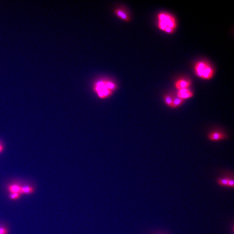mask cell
<instances>
[{
	"mask_svg": "<svg viewBox=\"0 0 234 234\" xmlns=\"http://www.w3.org/2000/svg\"><path fill=\"white\" fill-rule=\"evenodd\" d=\"M191 85V81L186 79H178L175 82V87L178 90L188 88Z\"/></svg>",
	"mask_w": 234,
	"mask_h": 234,
	"instance_id": "6",
	"label": "cell"
},
{
	"mask_svg": "<svg viewBox=\"0 0 234 234\" xmlns=\"http://www.w3.org/2000/svg\"><path fill=\"white\" fill-rule=\"evenodd\" d=\"M34 190L32 187L30 186H24L21 187V194H30L33 193Z\"/></svg>",
	"mask_w": 234,
	"mask_h": 234,
	"instance_id": "10",
	"label": "cell"
},
{
	"mask_svg": "<svg viewBox=\"0 0 234 234\" xmlns=\"http://www.w3.org/2000/svg\"><path fill=\"white\" fill-rule=\"evenodd\" d=\"M184 100H182L181 98L179 97H174L173 99V103H172V107L174 108H176L181 106V104H183Z\"/></svg>",
	"mask_w": 234,
	"mask_h": 234,
	"instance_id": "11",
	"label": "cell"
},
{
	"mask_svg": "<svg viewBox=\"0 0 234 234\" xmlns=\"http://www.w3.org/2000/svg\"><path fill=\"white\" fill-rule=\"evenodd\" d=\"M21 187L18 184H12L8 187V190L11 194L13 193H19L21 194Z\"/></svg>",
	"mask_w": 234,
	"mask_h": 234,
	"instance_id": "9",
	"label": "cell"
},
{
	"mask_svg": "<svg viewBox=\"0 0 234 234\" xmlns=\"http://www.w3.org/2000/svg\"><path fill=\"white\" fill-rule=\"evenodd\" d=\"M208 137L210 140L212 141H219L225 139L226 135L221 132H213L209 134Z\"/></svg>",
	"mask_w": 234,
	"mask_h": 234,
	"instance_id": "8",
	"label": "cell"
},
{
	"mask_svg": "<svg viewBox=\"0 0 234 234\" xmlns=\"http://www.w3.org/2000/svg\"><path fill=\"white\" fill-rule=\"evenodd\" d=\"M218 185L223 187H229V188H233L234 182L233 179L229 178H219L217 181Z\"/></svg>",
	"mask_w": 234,
	"mask_h": 234,
	"instance_id": "7",
	"label": "cell"
},
{
	"mask_svg": "<svg viewBox=\"0 0 234 234\" xmlns=\"http://www.w3.org/2000/svg\"><path fill=\"white\" fill-rule=\"evenodd\" d=\"M8 230L6 228L0 227V234H8Z\"/></svg>",
	"mask_w": 234,
	"mask_h": 234,
	"instance_id": "14",
	"label": "cell"
},
{
	"mask_svg": "<svg viewBox=\"0 0 234 234\" xmlns=\"http://www.w3.org/2000/svg\"><path fill=\"white\" fill-rule=\"evenodd\" d=\"M174 97L170 95H167L164 97V101L168 106L172 107Z\"/></svg>",
	"mask_w": 234,
	"mask_h": 234,
	"instance_id": "12",
	"label": "cell"
},
{
	"mask_svg": "<svg viewBox=\"0 0 234 234\" xmlns=\"http://www.w3.org/2000/svg\"><path fill=\"white\" fill-rule=\"evenodd\" d=\"M193 96L194 93L189 88L181 89L177 91V97L183 100L191 98Z\"/></svg>",
	"mask_w": 234,
	"mask_h": 234,
	"instance_id": "5",
	"label": "cell"
},
{
	"mask_svg": "<svg viewBox=\"0 0 234 234\" xmlns=\"http://www.w3.org/2000/svg\"><path fill=\"white\" fill-rule=\"evenodd\" d=\"M194 72L196 75L204 80H210L214 76V70L208 63L199 61L194 65Z\"/></svg>",
	"mask_w": 234,
	"mask_h": 234,
	"instance_id": "3",
	"label": "cell"
},
{
	"mask_svg": "<svg viewBox=\"0 0 234 234\" xmlns=\"http://www.w3.org/2000/svg\"><path fill=\"white\" fill-rule=\"evenodd\" d=\"M157 26L161 31L168 34H172L177 27L175 17L166 12H161L157 16Z\"/></svg>",
	"mask_w": 234,
	"mask_h": 234,
	"instance_id": "2",
	"label": "cell"
},
{
	"mask_svg": "<svg viewBox=\"0 0 234 234\" xmlns=\"http://www.w3.org/2000/svg\"><path fill=\"white\" fill-rule=\"evenodd\" d=\"M21 194L19 193H13L11 194L10 198L12 200H16L20 197Z\"/></svg>",
	"mask_w": 234,
	"mask_h": 234,
	"instance_id": "13",
	"label": "cell"
},
{
	"mask_svg": "<svg viewBox=\"0 0 234 234\" xmlns=\"http://www.w3.org/2000/svg\"><path fill=\"white\" fill-rule=\"evenodd\" d=\"M114 14L120 20L129 22L131 21L130 14L128 13L126 9L123 7H117L114 9Z\"/></svg>",
	"mask_w": 234,
	"mask_h": 234,
	"instance_id": "4",
	"label": "cell"
},
{
	"mask_svg": "<svg viewBox=\"0 0 234 234\" xmlns=\"http://www.w3.org/2000/svg\"><path fill=\"white\" fill-rule=\"evenodd\" d=\"M4 147L3 145L2 144V143H1V142H0V154H1V153H2L3 151H4Z\"/></svg>",
	"mask_w": 234,
	"mask_h": 234,
	"instance_id": "15",
	"label": "cell"
},
{
	"mask_svg": "<svg viewBox=\"0 0 234 234\" xmlns=\"http://www.w3.org/2000/svg\"><path fill=\"white\" fill-rule=\"evenodd\" d=\"M117 88V84L112 79L101 78L94 82L93 89L99 98L104 99L110 97Z\"/></svg>",
	"mask_w": 234,
	"mask_h": 234,
	"instance_id": "1",
	"label": "cell"
}]
</instances>
